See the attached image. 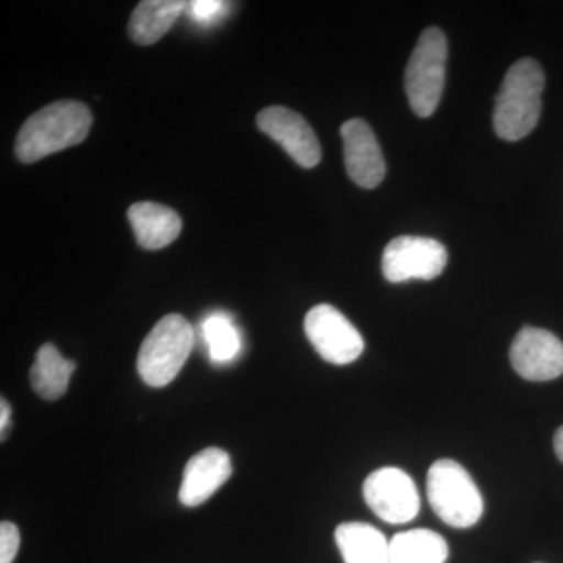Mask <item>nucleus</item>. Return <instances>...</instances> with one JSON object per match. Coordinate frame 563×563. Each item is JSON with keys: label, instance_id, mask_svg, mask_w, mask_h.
Masks as SVG:
<instances>
[{"label": "nucleus", "instance_id": "nucleus-1", "mask_svg": "<svg viewBox=\"0 0 563 563\" xmlns=\"http://www.w3.org/2000/svg\"><path fill=\"white\" fill-rule=\"evenodd\" d=\"M92 114L85 103L60 101L43 107L32 114L18 133L16 157L35 163L55 152L68 150L88 136Z\"/></svg>", "mask_w": 563, "mask_h": 563}, {"label": "nucleus", "instance_id": "nucleus-2", "mask_svg": "<svg viewBox=\"0 0 563 563\" xmlns=\"http://www.w3.org/2000/svg\"><path fill=\"white\" fill-rule=\"evenodd\" d=\"M544 73L533 58H521L510 66L496 96L493 128L506 141L528 136L542 113Z\"/></svg>", "mask_w": 563, "mask_h": 563}, {"label": "nucleus", "instance_id": "nucleus-3", "mask_svg": "<svg viewBox=\"0 0 563 563\" xmlns=\"http://www.w3.org/2000/svg\"><path fill=\"white\" fill-rule=\"evenodd\" d=\"M195 346V331L181 314L163 317L141 344L136 369L144 384L162 388L172 384Z\"/></svg>", "mask_w": 563, "mask_h": 563}, {"label": "nucleus", "instance_id": "nucleus-4", "mask_svg": "<svg viewBox=\"0 0 563 563\" xmlns=\"http://www.w3.org/2000/svg\"><path fill=\"white\" fill-rule=\"evenodd\" d=\"M426 487L433 512L451 528H472L483 517V495L461 463L451 459L433 463Z\"/></svg>", "mask_w": 563, "mask_h": 563}, {"label": "nucleus", "instance_id": "nucleus-5", "mask_svg": "<svg viewBox=\"0 0 563 563\" xmlns=\"http://www.w3.org/2000/svg\"><path fill=\"white\" fill-rule=\"evenodd\" d=\"M446 62L448 41L442 29H426L407 63L404 77L407 99L417 117H431L442 101Z\"/></svg>", "mask_w": 563, "mask_h": 563}, {"label": "nucleus", "instance_id": "nucleus-6", "mask_svg": "<svg viewBox=\"0 0 563 563\" xmlns=\"http://www.w3.org/2000/svg\"><path fill=\"white\" fill-rule=\"evenodd\" d=\"M446 265V247L426 236H398L387 244L383 255V273L391 284L435 279Z\"/></svg>", "mask_w": 563, "mask_h": 563}, {"label": "nucleus", "instance_id": "nucleus-7", "mask_svg": "<svg viewBox=\"0 0 563 563\" xmlns=\"http://www.w3.org/2000/svg\"><path fill=\"white\" fill-rule=\"evenodd\" d=\"M363 498L380 520L404 525L420 514L421 499L412 477L399 468L385 466L366 477Z\"/></svg>", "mask_w": 563, "mask_h": 563}, {"label": "nucleus", "instance_id": "nucleus-8", "mask_svg": "<svg viewBox=\"0 0 563 563\" xmlns=\"http://www.w3.org/2000/svg\"><path fill=\"white\" fill-rule=\"evenodd\" d=\"M307 339L314 351L333 365H347L357 361L365 350L361 332L335 307L314 306L303 320Z\"/></svg>", "mask_w": 563, "mask_h": 563}, {"label": "nucleus", "instance_id": "nucleus-9", "mask_svg": "<svg viewBox=\"0 0 563 563\" xmlns=\"http://www.w3.org/2000/svg\"><path fill=\"white\" fill-rule=\"evenodd\" d=\"M510 362L531 383L558 379L563 374V343L553 332L526 325L515 336Z\"/></svg>", "mask_w": 563, "mask_h": 563}, {"label": "nucleus", "instance_id": "nucleus-10", "mask_svg": "<svg viewBox=\"0 0 563 563\" xmlns=\"http://www.w3.org/2000/svg\"><path fill=\"white\" fill-rule=\"evenodd\" d=\"M258 129L279 143L302 168H314L321 162V146L309 122L287 107L263 109L257 117Z\"/></svg>", "mask_w": 563, "mask_h": 563}, {"label": "nucleus", "instance_id": "nucleus-11", "mask_svg": "<svg viewBox=\"0 0 563 563\" xmlns=\"http://www.w3.org/2000/svg\"><path fill=\"white\" fill-rule=\"evenodd\" d=\"M343 139L344 165L352 181L358 187L372 190L384 180L385 161L379 141L368 122L354 118L340 129Z\"/></svg>", "mask_w": 563, "mask_h": 563}, {"label": "nucleus", "instance_id": "nucleus-12", "mask_svg": "<svg viewBox=\"0 0 563 563\" xmlns=\"http://www.w3.org/2000/svg\"><path fill=\"white\" fill-rule=\"evenodd\" d=\"M232 476L231 455L220 448H207L192 455L185 466L179 490L185 507H198L209 501Z\"/></svg>", "mask_w": 563, "mask_h": 563}, {"label": "nucleus", "instance_id": "nucleus-13", "mask_svg": "<svg viewBox=\"0 0 563 563\" xmlns=\"http://www.w3.org/2000/svg\"><path fill=\"white\" fill-rule=\"evenodd\" d=\"M128 217L133 232H135L136 242L144 250H162L180 235L179 214L162 203H133L129 209Z\"/></svg>", "mask_w": 563, "mask_h": 563}, {"label": "nucleus", "instance_id": "nucleus-14", "mask_svg": "<svg viewBox=\"0 0 563 563\" xmlns=\"http://www.w3.org/2000/svg\"><path fill=\"white\" fill-rule=\"evenodd\" d=\"M335 542L344 563H391L390 542L372 525L343 523L335 529Z\"/></svg>", "mask_w": 563, "mask_h": 563}, {"label": "nucleus", "instance_id": "nucleus-15", "mask_svg": "<svg viewBox=\"0 0 563 563\" xmlns=\"http://www.w3.org/2000/svg\"><path fill=\"white\" fill-rule=\"evenodd\" d=\"M187 3L181 0H144L133 11L129 35L141 46L157 43L180 16Z\"/></svg>", "mask_w": 563, "mask_h": 563}, {"label": "nucleus", "instance_id": "nucleus-16", "mask_svg": "<svg viewBox=\"0 0 563 563\" xmlns=\"http://www.w3.org/2000/svg\"><path fill=\"white\" fill-rule=\"evenodd\" d=\"M76 372V363L63 357L57 346L43 344L36 352L31 368L32 388L47 401H57L68 391L70 376Z\"/></svg>", "mask_w": 563, "mask_h": 563}, {"label": "nucleus", "instance_id": "nucleus-17", "mask_svg": "<svg viewBox=\"0 0 563 563\" xmlns=\"http://www.w3.org/2000/svg\"><path fill=\"white\" fill-rule=\"evenodd\" d=\"M448 555L446 540L429 529L396 533L390 542L391 563H446Z\"/></svg>", "mask_w": 563, "mask_h": 563}, {"label": "nucleus", "instance_id": "nucleus-18", "mask_svg": "<svg viewBox=\"0 0 563 563\" xmlns=\"http://www.w3.org/2000/svg\"><path fill=\"white\" fill-rule=\"evenodd\" d=\"M202 336L209 347L210 361L228 363L242 350V339L231 318L224 313H213L202 322Z\"/></svg>", "mask_w": 563, "mask_h": 563}, {"label": "nucleus", "instance_id": "nucleus-19", "mask_svg": "<svg viewBox=\"0 0 563 563\" xmlns=\"http://www.w3.org/2000/svg\"><path fill=\"white\" fill-rule=\"evenodd\" d=\"M20 529L10 521L0 525V563H11L20 551Z\"/></svg>", "mask_w": 563, "mask_h": 563}, {"label": "nucleus", "instance_id": "nucleus-20", "mask_svg": "<svg viewBox=\"0 0 563 563\" xmlns=\"http://www.w3.org/2000/svg\"><path fill=\"white\" fill-rule=\"evenodd\" d=\"M192 20L202 22V24H210V22L220 20L222 13L228 9V3L220 2V0H195L188 3Z\"/></svg>", "mask_w": 563, "mask_h": 563}, {"label": "nucleus", "instance_id": "nucleus-21", "mask_svg": "<svg viewBox=\"0 0 563 563\" xmlns=\"http://www.w3.org/2000/svg\"><path fill=\"white\" fill-rule=\"evenodd\" d=\"M11 420V407L7 399L0 401V433H2V442L5 440V432L9 431Z\"/></svg>", "mask_w": 563, "mask_h": 563}, {"label": "nucleus", "instance_id": "nucleus-22", "mask_svg": "<svg viewBox=\"0 0 563 563\" xmlns=\"http://www.w3.org/2000/svg\"><path fill=\"white\" fill-rule=\"evenodd\" d=\"M554 451L555 455H558L559 461L563 463V426L555 432L554 435Z\"/></svg>", "mask_w": 563, "mask_h": 563}]
</instances>
